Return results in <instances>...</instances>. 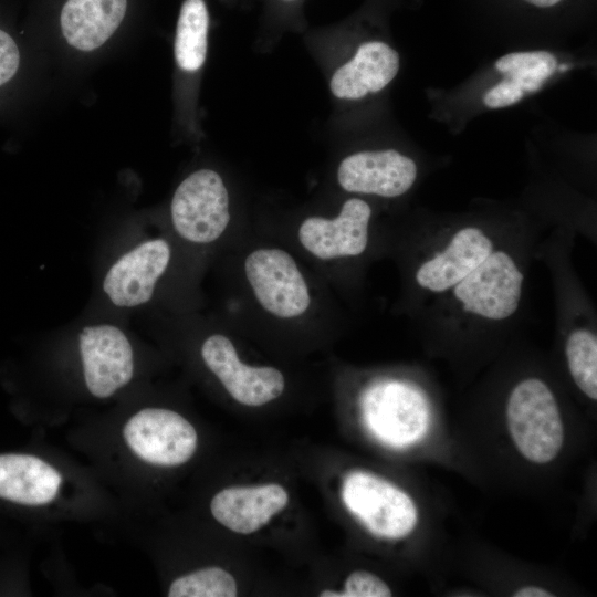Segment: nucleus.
Returning <instances> with one entry per match:
<instances>
[{
  "instance_id": "obj_4",
  "label": "nucleus",
  "mask_w": 597,
  "mask_h": 597,
  "mask_svg": "<svg viewBox=\"0 0 597 597\" xmlns=\"http://www.w3.org/2000/svg\"><path fill=\"white\" fill-rule=\"evenodd\" d=\"M243 269L256 302L266 313L293 320L308 311L312 302L308 284L287 251L256 248L247 255Z\"/></svg>"
},
{
  "instance_id": "obj_1",
  "label": "nucleus",
  "mask_w": 597,
  "mask_h": 597,
  "mask_svg": "<svg viewBox=\"0 0 597 597\" xmlns=\"http://www.w3.org/2000/svg\"><path fill=\"white\" fill-rule=\"evenodd\" d=\"M506 427L517 451L535 464H546L561 452L564 423L551 388L526 378L511 390L505 408Z\"/></svg>"
},
{
  "instance_id": "obj_20",
  "label": "nucleus",
  "mask_w": 597,
  "mask_h": 597,
  "mask_svg": "<svg viewBox=\"0 0 597 597\" xmlns=\"http://www.w3.org/2000/svg\"><path fill=\"white\" fill-rule=\"evenodd\" d=\"M569 374L589 399H597V337L587 328L570 332L565 343Z\"/></svg>"
},
{
  "instance_id": "obj_26",
  "label": "nucleus",
  "mask_w": 597,
  "mask_h": 597,
  "mask_svg": "<svg viewBox=\"0 0 597 597\" xmlns=\"http://www.w3.org/2000/svg\"><path fill=\"white\" fill-rule=\"evenodd\" d=\"M284 1H293V0H284Z\"/></svg>"
},
{
  "instance_id": "obj_16",
  "label": "nucleus",
  "mask_w": 597,
  "mask_h": 597,
  "mask_svg": "<svg viewBox=\"0 0 597 597\" xmlns=\"http://www.w3.org/2000/svg\"><path fill=\"white\" fill-rule=\"evenodd\" d=\"M127 0H67L61 11V31L74 49L90 52L101 48L118 29Z\"/></svg>"
},
{
  "instance_id": "obj_24",
  "label": "nucleus",
  "mask_w": 597,
  "mask_h": 597,
  "mask_svg": "<svg viewBox=\"0 0 597 597\" xmlns=\"http://www.w3.org/2000/svg\"><path fill=\"white\" fill-rule=\"evenodd\" d=\"M514 597H547L554 596L551 591L543 587L528 585L516 589L513 594Z\"/></svg>"
},
{
  "instance_id": "obj_3",
  "label": "nucleus",
  "mask_w": 597,
  "mask_h": 597,
  "mask_svg": "<svg viewBox=\"0 0 597 597\" xmlns=\"http://www.w3.org/2000/svg\"><path fill=\"white\" fill-rule=\"evenodd\" d=\"M342 500L347 510L379 537H406L418 523V509L410 495L369 472L347 474L342 486Z\"/></svg>"
},
{
  "instance_id": "obj_15",
  "label": "nucleus",
  "mask_w": 597,
  "mask_h": 597,
  "mask_svg": "<svg viewBox=\"0 0 597 597\" xmlns=\"http://www.w3.org/2000/svg\"><path fill=\"white\" fill-rule=\"evenodd\" d=\"M399 54L389 44L369 41L332 75L329 87L341 100H359L384 90L399 71Z\"/></svg>"
},
{
  "instance_id": "obj_5",
  "label": "nucleus",
  "mask_w": 597,
  "mask_h": 597,
  "mask_svg": "<svg viewBox=\"0 0 597 597\" xmlns=\"http://www.w3.org/2000/svg\"><path fill=\"white\" fill-rule=\"evenodd\" d=\"M170 214L176 232L186 241H217L230 222L229 193L221 176L203 168L186 177L175 190Z\"/></svg>"
},
{
  "instance_id": "obj_18",
  "label": "nucleus",
  "mask_w": 597,
  "mask_h": 597,
  "mask_svg": "<svg viewBox=\"0 0 597 597\" xmlns=\"http://www.w3.org/2000/svg\"><path fill=\"white\" fill-rule=\"evenodd\" d=\"M209 14L203 0H185L179 12L175 59L185 72H196L203 65L208 48Z\"/></svg>"
},
{
  "instance_id": "obj_23",
  "label": "nucleus",
  "mask_w": 597,
  "mask_h": 597,
  "mask_svg": "<svg viewBox=\"0 0 597 597\" xmlns=\"http://www.w3.org/2000/svg\"><path fill=\"white\" fill-rule=\"evenodd\" d=\"M20 66V48L10 33L0 29V88L14 80Z\"/></svg>"
},
{
  "instance_id": "obj_17",
  "label": "nucleus",
  "mask_w": 597,
  "mask_h": 597,
  "mask_svg": "<svg viewBox=\"0 0 597 597\" xmlns=\"http://www.w3.org/2000/svg\"><path fill=\"white\" fill-rule=\"evenodd\" d=\"M61 474L43 460L29 454L0 455V498L43 505L55 499Z\"/></svg>"
},
{
  "instance_id": "obj_14",
  "label": "nucleus",
  "mask_w": 597,
  "mask_h": 597,
  "mask_svg": "<svg viewBox=\"0 0 597 597\" xmlns=\"http://www.w3.org/2000/svg\"><path fill=\"white\" fill-rule=\"evenodd\" d=\"M289 495L279 484L233 486L217 493L210 503L213 517L227 528L250 534L264 526L287 504Z\"/></svg>"
},
{
  "instance_id": "obj_19",
  "label": "nucleus",
  "mask_w": 597,
  "mask_h": 597,
  "mask_svg": "<svg viewBox=\"0 0 597 597\" xmlns=\"http://www.w3.org/2000/svg\"><path fill=\"white\" fill-rule=\"evenodd\" d=\"M557 66L555 56L543 50L507 53L495 62L496 71L524 95L541 90Z\"/></svg>"
},
{
  "instance_id": "obj_11",
  "label": "nucleus",
  "mask_w": 597,
  "mask_h": 597,
  "mask_svg": "<svg viewBox=\"0 0 597 597\" xmlns=\"http://www.w3.org/2000/svg\"><path fill=\"white\" fill-rule=\"evenodd\" d=\"M417 165L395 150H364L345 157L337 181L348 192L395 198L406 193L417 178Z\"/></svg>"
},
{
  "instance_id": "obj_13",
  "label": "nucleus",
  "mask_w": 597,
  "mask_h": 597,
  "mask_svg": "<svg viewBox=\"0 0 597 597\" xmlns=\"http://www.w3.org/2000/svg\"><path fill=\"white\" fill-rule=\"evenodd\" d=\"M495 249L493 240L478 227L458 230L447 245L417 269L418 286L433 294L450 292Z\"/></svg>"
},
{
  "instance_id": "obj_9",
  "label": "nucleus",
  "mask_w": 597,
  "mask_h": 597,
  "mask_svg": "<svg viewBox=\"0 0 597 597\" xmlns=\"http://www.w3.org/2000/svg\"><path fill=\"white\" fill-rule=\"evenodd\" d=\"M370 219V206L350 198L334 218H306L300 224L297 238L305 251L322 261L358 256L368 247Z\"/></svg>"
},
{
  "instance_id": "obj_2",
  "label": "nucleus",
  "mask_w": 597,
  "mask_h": 597,
  "mask_svg": "<svg viewBox=\"0 0 597 597\" xmlns=\"http://www.w3.org/2000/svg\"><path fill=\"white\" fill-rule=\"evenodd\" d=\"M359 406L369 431L389 446L412 444L427 432L429 406L421 390L411 384L395 379L375 381L362 392Z\"/></svg>"
},
{
  "instance_id": "obj_25",
  "label": "nucleus",
  "mask_w": 597,
  "mask_h": 597,
  "mask_svg": "<svg viewBox=\"0 0 597 597\" xmlns=\"http://www.w3.org/2000/svg\"><path fill=\"white\" fill-rule=\"evenodd\" d=\"M538 8H548L559 3L562 0H524Z\"/></svg>"
},
{
  "instance_id": "obj_22",
  "label": "nucleus",
  "mask_w": 597,
  "mask_h": 597,
  "mask_svg": "<svg viewBox=\"0 0 597 597\" xmlns=\"http://www.w3.org/2000/svg\"><path fill=\"white\" fill-rule=\"evenodd\" d=\"M321 597H388L389 586L377 575L367 570H355L348 575L342 591L323 590Z\"/></svg>"
},
{
  "instance_id": "obj_21",
  "label": "nucleus",
  "mask_w": 597,
  "mask_h": 597,
  "mask_svg": "<svg viewBox=\"0 0 597 597\" xmlns=\"http://www.w3.org/2000/svg\"><path fill=\"white\" fill-rule=\"evenodd\" d=\"M169 597H234L237 583L231 574L220 567L201 568L175 579Z\"/></svg>"
},
{
  "instance_id": "obj_8",
  "label": "nucleus",
  "mask_w": 597,
  "mask_h": 597,
  "mask_svg": "<svg viewBox=\"0 0 597 597\" xmlns=\"http://www.w3.org/2000/svg\"><path fill=\"white\" fill-rule=\"evenodd\" d=\"M201 356L230 396L242 405H265L281 396L284 390V376L279 369L244 364L231 339L222 334L206 338L201 346Z\"/></svg>"
},
{
  "instance_id": "obj_6",
  "label": "nucleus",
  "mask_w": 597,
  "mask_h": 597,
  "mask_svg": "<svg viewBox=\"0 0 597 597\" xmlns=\"http://www.w3.org/2000/svg\"><path fill=\"white\" fill-rule=\"evenodd\" d=\"M524 275L504 250L493 252L450 292L468 314L488 321L512 316L521 302Z\"/></svg>"
},
{
  "instance_id": "obj_12",
  "label": "nucleus",
  "mask_w": 597,
  "mask_h": 597,
  "mask_svg": "<svg viewBox=\"0 0 597 597\" xmlns=\"http://www.w3.org/2000/svg\"><path fill=\"white\" fill-rule=\"evenodd\" d=\"M171 256L168 242L151 239L122 255L108 270L103 291L119 307L148 302Z\"/></svg>"
},
{
  "instance_id": "obj_7",
  "label": "nucleus",
  "mask_w": 597,
  "mask_h": 597,
  "mask_svg": "<svg viewBox=\"0 0 597 597\" xmlns=\"http://www.w3.org/2000/svg\"><path fill=\"white\" fill-rule=\"evenodd\" d=\"M123 436L142 460L160 467L187 462L197 448L193 426L179 413L163 408H145L125 425Z\"/></svg>"
},
{
  "instance_id": "obj_10",
  "label": "nucleus",
  "mask_w": 597,
  "mask_h": 597,
  "mask_svg": "<svg viewBox=\"0 0 597 597\" xmlns=\"http://www.w3.org/2000/svg\"><path fill=\"white\" fill-rule=\"evenodd\" d=\"M84 379L90 392L107 398L133 377V349L126 335L116 326L102 324L84 327L78 336Z\"/></svg>"
}]
</instances>
